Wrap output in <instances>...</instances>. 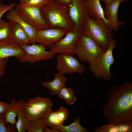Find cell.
<instances>
[{
    "label": "cell",
    "mask_w": 132,
    "mask_h": 132,
    "mask_svg": "<svg viewBox=\"0 0 132 132\" xmlns=\"http://www.w3.org/2000/svg\"><path fill=\"white\" fill-rule=\"evenodd\" d=\"M108 97L102 110L109 123L132 121V82L126 81L122 85L112 86Z\"/></svg>",
    "instance_id": "1"
},
{
    "label": "cell",
    "mask_w": 132,
    "mask_h": 132,
    "mask_svg": "<svg viewBox=\"0 0 132 132\" xmlns=\"http://www.w3.org/2000/svg\"><path fill=\"white\" fill-rule=\"evenodd\" d=\"M68 7L51 0L41 10L50 28H61L69 31L74 30L75 26L69 16Z\"/></svg>",
    "instance_id": "2"
},
{
    "label": "cell",
    "mask_w": 132,
    "mask_h": 132,
    "mask_svg": "<svg viewBox=\"0 0 132 132\" xmlns=\"http://www.w3.org/2000/svg\"><path fill=\"white\" fill-rule=\"evenodd\" d=\"M111 30L102 19L90 17L84 24L81 33L93 40L100 47L106 50L114 39Z\"/></svg>",
    "instance_id": "3"
},
{
    "label": "cell",
    "mask_w": 132,
    "mask_h": 132,
    "mask_svg": "<svg viewBox=\"0 0 132 132\" xmlns=\"http://www.w3.org/2000/svg\"><path fill=\"white\" fill-rule=\"evenodd\" d=\"M117 44V40L113 39L106 51L99 55L89 63L88 69L97 78L108 80L112 78L110 68L115 63L113 52Z\"/></svg>",
    "instance_id": "4"
},
{
    "label": "cell",
    "mask_w": 132,
    "mask_h": 132,
    "mask_svg": "<svg viewBox=\"0 0 132 132\" xmlns=\"http://www.w3.org/2000/svg\"><path fill=\"white\" fill-rule=\"evenodd\" d=\"M106 50L99 46L92 38L81 33L76 43L75 52L80 61L89 64Z\"/></svg>",
    "instance_id": "5"
},
{
    "label": "cell",
    "mask_w": 132,
    "mask_h": 132,
    "mask_svg": "<svg viewBox=\"0 0 132 132\" xmlns=\"http://www.w3.org/2000/svg\"><path fill=\"white\" fill-rule=\"evenodd\" d=\"M24 51V54L18 59L21 63H33L42 61L52 59L55 54L50 50L47 51L46 47L41 44L20 45Z\"/></svg>",
    "instance_id": "6"
},
{
    "label": "cell",
    "mask_w": 132,
    "mask_h": 132,
    "mask_svg": "<svg viewBox=\"0 0 132 132\" xmlns=\"http://www.w3.org/2000/svg\"><path fill=\"white\" fill-rule=\"evenodd\" d=\"M15 9L27 23L37 30L50 28L44 19L40 9L24 7L19 3L16 5Z\"/></svg>",
    "instance_id": "7"
},
{
    "label": "cell",
    "mask_w": 132,
    "mask_h": 132,
    "mask_svg": "<svg viewBox=\"0 0 132 132\" xmlns=\"http://www.w3.org/2000/svg\"><path fill=\"white\" fill-rule=\"evenodd\" d=\"M56 68L63 74H82L85 70L84 66L72 55L65 53L58 54L56 59Z\"/></svg>",
    "instance_id": "8"
},
{
    "label": "cell",
    "mask_w": 132,
    "mask_h": 132,
    "mask_svg": "<svg viewBox=\"0 0 132 132\" xmlns=\"http://www.w3.org/2000/svg\"><path fill=\"white\" fill-rule=\"evenodd\" d=\"M68 10L69 16L75 26L74 31L81 32L84 24L91 17L84 1L72 0Z\"/></svg>",
    "instance_id": "9"
},
{
    "label": "cell",
    "mask_w": 132,
    "mask_h": 132,
    "mask_svg": "<svg viewBox=\"0 0 132 132\" xmlns=\"http://www.w3.org/2000/svg\"><path fill=\"white\" fill-rule=\"evenodd\" d=\"M81 33V32L74 30L68 31L62 38L50 47V51L55 54H75L76 43Z\"/></svg>",
    "instance_id": "10"
},
{
    "label": "cell",
    "mask_w": 132,
    "mask_h": 132,
    "mask_svg": "<svg viewBox=\"0 0 132 132\" xmlns=\"http://www.w3.org/2000/svg\"><path fill=\"white\" fill-rule=\"evenodd\" d=\"M68 32L59 28H50L37 30L34 43L50 48L62 38Z\"/></svg>",
    "instance_id": "11"
},
{
    "label": "cell",
    "mask_w": 132,
    "mask_h": 132,
    "mask_svg": "<svg viewBox=\"0 0 132 132\" xmlns=\"http://www.w3.org/2000/svg\"><path fill=\"white\" fill-rule=\"evenodd\" d=\"M22 47L10 39L0 41V59L14 57L18 59L24 53Z\"/></svg>",
    "instance_id": "12"
},
{
    "label": "cell",
    "mask_w": 132,
    "mask_h": 132,
    "mask_svg": "<svg viewBox=\"0 0 132 132\" xmlns=\"http://www.w3.org/2000/svg\"><path fill=\"white\" fill-rule=\"evenodd\" d=\"M121 0H115L111 2L107 8L105 9V14L107 22V25L111 30L117 31L124 23L120 21L118 17V12Z\"/></svg>",
    "instance_id": "13"
},
{
    "label": "cell",
    "mask_w": 132,
    "mask_h": 132,
    "mask_svg": "<svg viewBox=\"0 0 132 132\" xmlns=\"http://www.w3.org/2000/svg\"><path fill=\"white\" fill-rule=\"evenodd\" d=\"M6 17L9 22H16L19 24L27 33L31 40V44L35 43L37 30L27 23L15 9H13L9 11Z\"/></svg>",
    "instance_id": "14"
},
{
    "label": "cell",
    "mask_w": 132,
    "mask_h": 132,
    "mask_svg": "<svg viewBox=\"0 0 132 132\" xmlns=\"http://www.w3.org/2000/svg\"><path fill=\"white\" fill-rule=\"evenodd\" d=\"M25 103L23 99H20L17 101L14 99L11 100L4 113L6 124L10 123L15 126L16 117Z\"/></svg>",
    "instance_id": "15"
},
{
    "label": "cell",
    "mask_w": 132,
    "mask_h": 132,
    "mask_svg": "<svg viewBox=\"0 0 132 132\" xmlns=\"http://www.w3.org/2000/svg\"><path fill=\"white\" fill-rule=\"evenodd\" d=\"M11 23L12 24V29L10 39L20 46L31 44L28 35L23 28L16 22Z\"/></svg>",
    "instance_id": "16"
},
{
    "label": "cell",
    "mask_w": 132,
    "mask_h": 132,
    "mask_svg": "<svg viewBox=\"0 0 132 132\" xmlns=\"http://www.w3.org/2000/svg\"><path fill=\"white\" fill-rule=\"evenodd\" d=\"M55 78L52 81L44 82L43 86L49 90L51 95H57L59 90L65 85L67 81V78L64 74L58 71L54 74Z\"/></svg>",
    "instance_id": "17"
},
{
    "label": "cell",
    "mask_w": 132,
    "mask_h": 132,
    "mask_svg": "<svg viewBox=\"0 0 132 132\" xmlns=\"http://www.w3.org/2000/svg\"><path fill=\"white\" fill-rule=\"evenodd\" d=\"M25 104L35 108L44 113L51 109L53 102L49 98L41 97L38 96L34 98H30Z\"/></svg>",
    "instance_id": "18"
},
{
    "label": "cell",
    "mask_w": 132,
    "mask_h": 132,
    "mask_svg": "<svg viewBox=\"0 0 132 132\" xmlns=\"http://www.w3.org/2000/svg\"><path fill=\"white\" fill-rule=\"evenodd\" d=\"M89 14L91 17L100 18L107 24L104 11L100 3V0H84Z\"/></svg>",
    "instance_id": "19"
},
{
    "label": "cell",
    "mask_w": 132,
    "mask_h": 132,
    "mask_svg": "<svg viewBox=\"0 0 132 132\" xmlns=\"http://www.w3.org/2000/svg\"><path fill=\"white\" fill-rule=\"evenodd\" d=\"M80 117H77L73 122L67 126L63 125L52 129L60 132H88L89 131L82 126L79 121Z\"/></svg>",
    "instance_id": "20"
},
{
    "label": "cell",
    "mask_w": 132,
    "mask_h": 132,
    "mask_svg": "<svg viewBox=\"0 0 132 132\" xmlns=\"http://www.w3.org/2000/svg\"><path fill=\"white\" fill-rule=\"evenodd\" d=\"M17 116L18 120L15 125L17 131L18 132H27L30 121L23 107L20 110Z\"/></svg>",
    "instance_id": "21"
},
{
    "label": "cell",
    "mask_w": 132,
    "mask_h": 132,
    "mask_svg": "<svg viewBox=\"0 0 132 132\" xmlns=\"http://www.w3.org/2000/svg\"><path fill=\"white\" fill-rule=\"evenodd\" d=\"M57 95L59 97L64 100L66 103L71 105L73 104L77 99L72 88H67L65 86L59 90Z\"/></svg>",
    "instance_id": "22"
},
{
    "label": "cell",
    "mask_w": 132,
    "mask_h": 132,
    "mask_svg": "<svg viewBox=\"0 0 132 132\" xmlns=\"http://www.w3.org/2000/svg\"><path fill=\"white\" fill-rule=\"evenodd\" d=\"M43 118L46 125L51 128L62 125L56 111L52 110V109L44 113Z\"/></svg>",
    "instance_id": "23"
},
{
    "label": "cell",
    "mask_w": 132,
    "mask_h": 132,
    "mask_svg": "<svg viewBox=\"0 0 132 132\" xmlns=\"http://www.w3.org/2000/svg\"><path fill=\"white\" fill-rule=\"evenodd\" d=\"M25 103L23 107L30 121L43 118L44 113L35 108L26 105Z\"/></svg>",
    "instance_id": "24"
},
{
    "label": "cell",
    "mask_w": 132,
    "mask_h": 132,
    "mask_svg": "<svg viewBox=\"0 0 132 132\" xmlns=\"http://www.w3.org/2000/svg\"><path fill=\"white\" fill-rule=\"evenodd\" d=\"M12 29L10 22L1 20L0 21V41L10 39Z\"/></svg>",
    "instance_id": "25"
},
{
    "label": "cell",
    "mask_w": 132,
    "mask_h": 132,
    "mask_svg": "<svg viewBox=\"0 0 132 132\" xmlns=\"http://www.w3.org/2000/svg\"><path fill=\"white\" fill-rule=\"evenodd\" d=\"M47 125L43 118L30 121L27 132H43Z\"/></svg>",
    "instance_id": "26"
},
{
    "label": "cell",
    "mask_w": 132,
    "mask_h": 132,
    "mask_svg": "<svg viewBox=\"0 0 132 132\" xmlns=\"http://www.w3.org/2000/svg\"><path fill=\"white\" fill-rule=\"evenodd\" d=\"M94 132H120V123H109L101 127L97 126L94 129Z\"/></svg>",
    "instance_id": "27"
},
{
    "label": "cell",
    "mask_w": 132,
    "mask_h": 132,
    "mask_svg": "<svg viewBox=\"0 0 132 132\" xmlns=\"http://www.w3.org/2000/svg\"><path fill=\"white\" fill-rule=\"evenodd\" d=\"M51 0H30L25 3L21 5L27 7H33L41 9L47 4Z\"/></svg>",
    "instance_id": "28"
},
{
    "label": "cell",
    "mask_w": 132,
    "mask_h": 132,
    "mask_svg": "<svg viewBox=\"0 0 132 132\" xmlns=\"http://www.w3.org/2000/svg\"><path fill=\"white\" fill-rule=\"evenodd\" d=\"M4 113L0 114V132H13L17 131L15 126L9 123L6 125Z\"/></svg>",
    "instance_id": "29"
},
{
    "label": "cell",
    "mask_w": 132,
    "mask_h": 132,
    "mask_svg": "<svg viewBox=\"0 0 132 132\" xmlns=\"http://www.w3.org/2000/svg\"><path fill=\"white\" fill-rule=\"evenodd\" d=\"M56 111L61 124H63L67 119L69 115V110L62 106L59 109L56 110Z\"/></svg>",
    "instance_id": "30"
},
{
    "label": "cell",
    "mask_w": 132,
    "mask_h": 132,
    "mask_svg": "<svg viewBox=\"0 0 132 132\" xmlns=\"http://www.w3.org/2000/svg\"><path fill=\"white\" fill-rule=\"evenodd\" d=\"M15 4L12 3L9 5H4L2 3H0V21L3 14L6 12L13 9Z\"/></svg>",
    "instance_id": "31"
},
{
    "label": "cell",
    "mask_w": 132,
    "mask_h": 132,
    "mask_svg": "<svg viewBox=\"0 0 132 132\" xmlns=\"http://www.w3.org/2000/svg\"><path fill=\"white\" fill-rule=\"evenodd\" d=\"M8 59H0V78L5 73L7 65Z\"/></svg>",
    "instance_id": "32"
},
{
    "label": "cell",
    "mask_w": 132,
    "mask_h": 132,
    "mask_svg": "<svg viewBox=\"0 0 132 132\" xmlns=\"http://www.w3.org/2000/svg\"><path fill=\"white\" fill-rule=\"evenodd\" d=\"M9 104L8 103L0 101V114L4 113Z\"/></svg>",
    "instance_id": "33"
},
{
    "label": "cell",
    "mask_w": 132,
    "mask_h": 132,
    "mask_svg": "<svg viewBox=\"0 0 132 132\" xmlns=\"http://www.w3.org/2000/svg\"><path fill=\"white\" fill-rule=\"evenodd\" d=\"M57 3L68 6L71 4L72 0H55Z\"/></svg>",
    "instance_id": "34"
},
{
    "label": "cell",
    "mask_w": 132,
    "mask_h": 132,
    "mask_svg": "<svg viewBox=\"0 0 132 132\" xmlns=\"http://www.w3.org/2000/svg\"><path fill=\"white\" fill-rule=\"evenodd\" d=\"M43 132H60L59 131L53 129H50L49 128L47 127V126H46L44 128Z\"/></svg>",
    "instance_id": "35"
},
{
    "label": "cell",
    "mask_w": 132,
    "mask_h": 132,
    "mask_svg": "<svg viewBox=\"0 0 132 132\" xmlns=\"http://www.w3.org/2000/svg\"><path fill=\"white\" fill-rule=\"evenodd\" d=\"M100 1H101L103 2L105 4V9H106L109 4L112 1L115 0H100Z\"/></svg>",
    "instance_id": "36"
},
{
    "label": "cell",
    "mask_w": 132,
    "mask_h": 132,
    "mask_svg": "<svg viewBox=\"0 0 132 132\" xmlns=\"http://www.w3.org/2000/svg\"><path fill=\"white\" fill-rule=\"evenodd\" d=\"M30 0H20V4L21 5H22L24 4L27 2H28Z\"/></svg>",
    "instance_id": "37"
},
{
    "label": "cell",
    "mask_w": 132,
    "mask_h": 132,
    "mask_svg": "<svg viewBox=\"0 0 132 132\" xmlns=\"http://www.w3.org/2000/svg\"><path fill=\"white\" fill-rule=\"evenodd\" d=\"M128 0H122V2H126Z\"/></svg>",
    "instance_id": "38"
},
{
    "label": "cell",
    "mask_w": 132,
    "mask_h": 132,
    "mask_svg": "<svg viewBox=\"0 0 132 132\" xmlns=\"http://www.w3.org/2000/svg\"><path fill=\"white\" fill-rule=\"evenodd\" d=\"M2 0H0V1Z\"/></svg>",
    "instance_id": "39"
}]
</instances>
